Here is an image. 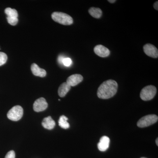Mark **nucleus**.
<instances>
[{
	"mask_svg": "<svg viewBox=\"0 0 158 158\" xmlns=\"http://www.w3.org/2000/svg\"><path fill=\"white\" fill-rule=\"evenodd\" d=\"M118 84L113 80H109L103 82L99 87L97 95L99 98L107 99L113 97L117 92Z\"/></svg>",
	"mask_w": 158,
	"mask_h": 158,
	"instance_id": "1",
	"label": "nucleus"
},
{
	"mask_svg": "<svg viewBox=\"0 0 158 158\" xmlns=\"http://www.w3.org/2000/svg\"><path fill=\"white\" fill-rule=\"evenodd\" d=\"M52 18L56 22L64 25H70L73 23V19L70 15L62 12H54Z\"/></svg>",
	"mask_w": 158,
	"mask_h": 158,
	"instance_id": "2",
	"label": "nucleus"
},
{
	"mask_svg": "<svg viewBox=\"0 0 158 158\" xmlns=\"http://www.w3.org/2000/svg\"><path fill=\"white\" fill-rule=\"evenodd\" d=\"M156 92V88L154 86L148 85L141 90L140 97L144 101L151 100L155 96Z\"/></svg>",
	"mask_w": 158,
	"mask_h": 158,
	"instance_id": "3",
	"label": "nucleus"
},
{
	"mask_svg": "<svg viewBox=\"0 0 158 158\" xmlns=\"http://www.w3.org/2000/svg\"><path fill=\"white\" fill-rule=\"evenodd\" d=\"M158 120V117L154 114L147 115L142 117L137 123V126L139 127H147L155 123Z\"/></svg>",
	"mask_w": 158,
	"mask_h": 158,
	"instance_id": "4",
	"label": "nucleus"
},
{
	"mask_svg": "<svg viewBox=\"0 0 158 158\" xmlns=\"http://www.w3.org/2000/svg\"><path fill=\"white\" fill-rule=\"evenodd\" d=\"M23 114V110L21 106H15L7 113V117L12 121H17L22 118Z\"/></svg>",
	"mask_w": 158,
	"mask_h": 158,
	"instance_id": "5",
	"label": "nucleus"
},
{
	"mask_svg": "<svg viewBox=\"0 0 158 158\" xmlns=\"http://www.w3.org/2000/svg\"><path fill=\"white\" fill-rule=\"evenodd\" d=\"M48 106L45 99L44 98H40L37 99L34 102L33 105V108L34 111L36 112H42L46 110Z\"/></svg>",
	"mask_w": 158,
	"mask_h": 158,
	"instance_id": "6",
	"label": "nucleus"
},
{
	"mask_svg": "<svg viewBox=\"0 0 158 158\" xmlns=\"http://www.w3.org/2000/svg\"><path fill=\"white\" fill-rule=\"evenodd\" d=\"M144 52L147 56L153 58H157L158 49L154 45L150 44H145L143 47Z\"/></svg>",
	"mask_w": 158,
	"mask_h": 158,
	"instance_id": "7",
	"label": "nucleus"
},
{
	"mask_svg": "<svg viewBox=\"0 0 158 158\" xmlns=\"http://www.w3.org/2000/svg\"><path fill=\"white\" fill-rule=\"evenodd\" d=\"M94 53L97 56L102 58H105L109 56H110V52L109 49L104 46L103 45H96L94 49Z\"/></svg>",
	"mask_w": 158,
	"mask_h": 158,
	"instance_id": "8",
	"label": "nucleus"
},
{
	"mask_svg": "<svg viewBox=\"0 0 158 158\" xmlns=\"http://www.w3.org/2000/svg\"><path fill=\"white\" fill-rule=\"evenodd\" d=\"M83 80V77L81 75L75 74L69 77L66 82L71 87H74L80 84Z\"/></svg>",
	"mask_w": 158,
	"mask_h": 158,
	"instance_id": "9",
	"label": "nucleus"
},
{
	"mask_svg": "<svg viewBox=\"0 0 158 158\" xmlns=\"http://www.w3.org/2000/svg\"><path fill=\"white\" fill-rule=\"evenodd\" d=\"M110 139L107 136H104L100 139L99 142L98 144L99 150L102 152L106 151L110 146Z\"/></svg>",
	"mask_w": 158,
	"mask_h": 158,
	"instance_id": "10",
	"label": "nucleus"
},
{
	"mask_svg": "<svg viewBox=\"0 0 158 158\" xmlns=\"http://www.w3.org/2000/svg\"><path fill=\"white\" fill-rule=\"evenodd\" d=\"M32 73L36 76L44 77L46 75V71L43 69L40 68L37 64L33 63L31 66Z\"/></svg>",
	"mask_w": 158,
	"mask_h": 158,
	"instance_id": "11",
	"label": "nucleus"
},
{
	"mask_svg": "<svg viewBox=\"0 0 158 158\" xmlns=\"http://www.w3.org/2000/svg\"><path fill=\"white\" fill-rule=\"evenodd\" d=\"M42 125L44 128L48 130H52L56 126V123L51 116H49L44 118L43 120Z\"/></svg>",
	"mask_w": 158,
	"mask_h": 158,
	"instance_id": "12",
	"label": "nucleus"
},
{
	"mask_svg": "<svg viewBox=\"0 0 158 158\" xmlns=\"http://www.w3.org/2000/svg\"><path fill=\"white\" fill-rule=\"evenodd\" d=\"M71 86H69L66 82L62 83L60 85L58 90V94L61 97H65L71 89Z\"/></svg>",
	"mask_w": 158,
	"mask_h": 158,
	"instance_id": "13",
	"label": "nucleus"
},
{
	"mask_svg": "<svg viewBox=\"0 0 158 158\" xmlns=\"http://www.w3.org/2000/svg\"><path fill=\"white\" fill-rule=\"evenodd\" d=\"M89 14L94 18L99 19L101 17L102 11L101 9L98 8L91 7L88 10Z\"/></svg>",
	"mask_w": 158,
	"mask_h": 158,
	"instance_id": "14",
	"label": "nucleus"
},
{
	"mask_svg": "<svg viewBox=\"0 0 158 158\" xmlns=\"http://www.w3.org/2000/svg\"><path fill=\"white\" fill-rule=\"evenodd\" d=\"M68 118L66 116L62 115L60 116L59 120V124L60 127L62 128L67 129L70 127L69 123L67 122Z\"/></svg>",
	"mask_w": 158,
	"mask_h": 158,
	"instance_id": "15",
	"label": "nucleus"
},
{
	"mask_svg": "<svg viewBox=\"0 0 158 158\" xmlns=\"http://www.w3.org/2000/svg\"><path fill=\"white\" fill-rule=\"evenodd\" d=\"M5 13L7 15V17L18 18V17L17 11L15 9L7 8L5 9Z\"/></svg>",
	"mask_w": 158,
	"mask_h": 158,
	"instance_id": "16",
	"label": "nucleus"
},
{
	"mask_svg": "<svg viewBox=\"0 0 158 158\" xmlns=\"http://www.w3.org/2000/svg\"><path fill=\"white\" fill-rule=\"evenodd\" d=\"M7 55L2 52H0V66L5 64L7 62Z\"/></svg>",
	"mask_w": 158,
	"mask_h": 158,
	"instance_id": "17",
	"label": "nucleus"
},
{
	"mask_svg": "<svg viewBox=\"0 0 158 158\" xmlns=\"http://www.w3.org/2000/svg\"><path fill=\"white\" fill-rule=\"evenodd\" d=\"M7 21L9 24L12 26H15L18 22V18L7 17Z\"/></svg>",
	"mask_w": 158,
	"mask_h": 158,
	"instance_id": "18",
	"label": "nucleus"
},
{
	"mask_svg": "<svg viewBox=\"0 0 158 158\" xmlns=\"http://www.w3.org/2000/svg\"><path fill=\"white\" fill-rule=\"evenodd\" d=\"M72 64V61L71 59L69 58H64L62 61V64H63L65 66L69 67Z\"/></svg>",
	"mask_w": 158,
	"mask_h": 158,
	"instance_id": "19",
	"label": "nucleus"
},
{
	"mask_svg": "<svg viewBox=\"0 0 158 158\" xmlns=\"http://www.w3.org/2000/svg\"><path fill=\"white\" fill-rule=\"evenodd\" d=\"M15 152L14 151L11 150L7 153L5 158H15Z\"/></svg>",
	"mask_w": 158,
	"mask_h": 158,
	"instance_id": "20",
	"label": "nucleus"
},
{
	"mask_svg": "<svg viewBox=\"0 0 158 158\" xmlns=\"http://www.w3.org/2000/svg\"><path fill=\"white\" fill-rule=\"evenodd\" d=\"M64 58V57L62 56H59V58H58V62L60 64H62V61H63Z\"/></svg>",
	"mask_w": 158,
	"mask_h": 158,
	"instance_id": "21",
	"label": "nucleus"
},
{
	"mask_svg": "<svg viewBox=\"0 0 158 158\" xmlns=\"http://www.w3.org/2000/svg\"><path fill=\"white\" fill-rule=\"evenodd\" d=\"M153 7L154 8V9H156V10L158 11V1H156L155 3L154 4Z\"/></svg>",
	"mask_w": 158,
	"mask_h": 158,
	"instance_id": "22",
	"label": "nucleus"
},
{
	"mask_svg": "<svg viewBox=\"0 0 158 158\" xmlns=\"http://www.w3.org/2000/svg\"><path fill=\"white\" fill-rule=\"evenodd\" d=\"M108 2L110 3H114L116 2V0H108Z\"/></svg>",
	"mask_w": 158,
	"mask_h": 158,
	"instance_id": "23",
	"label": "nucleus"
},
{
	"mask_svg": "<svg viewBox=\"0 0 158 158\" xmlns=\"http://www.w3.org/2000/svg\"><path fill=\"white\" fill-rule=\"evenodd\" d=\"M158 138H157V139H156V144H157V145H158Z\"/></svg>",
	"mask_w": 158,
	"mask_h": 158,
	"instance_id": "24",
	"label": "nucleus"
},
{
	"mask_svg": "<svg viewBox=\"0 0 158 158\" xmlns=\"http://www.w3.org/2000/svg\"><path fill=\"white\" fill-rule=\"evenodd\" d=\"M145 158V157H142V158Z\"/></svg>",
	"mask_w": 158,
	"mask_h": 158,
	"instance_id": "25",
	"label": "nucleus"
}]
</instances>
